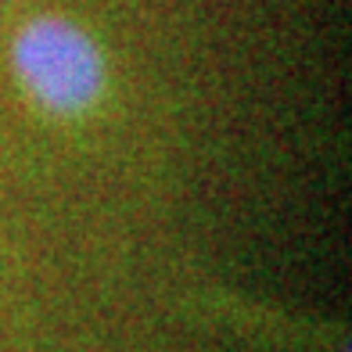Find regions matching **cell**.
<instances>
[{"instance_id": "cell-1", "label": "cell", "mask_w": 352, "mask_h": 352, "mask_svg": "<svg viewBox=\"0 0 352 352\" xmlns=\"http://www.w3.org/2000/svg\"><path fill=\"white\" fill-rule=\"evenodd\" d=\"M11 69L25 98L58 119L94 111L108 87L104 51L65 14H36L19 25L11 40Z\"/></svg>"}]
</instances>
